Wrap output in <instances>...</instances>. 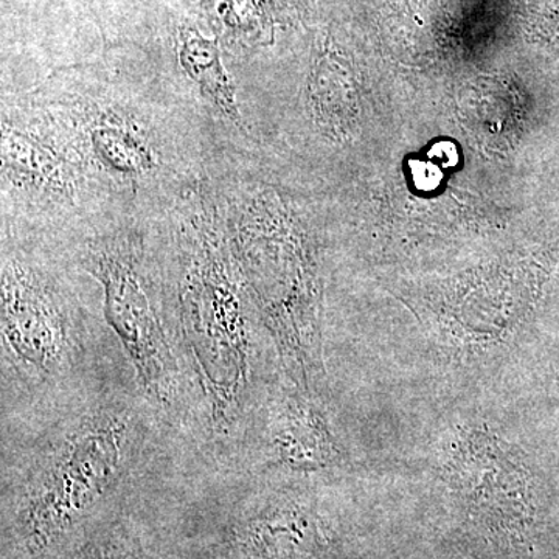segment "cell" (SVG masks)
Returning <instances> with one entry per match:
<instances>
[{
	"mask_svg": "<svg viewBox=\"0 0 559 559\" xmlns=\"http://www.w3.org/2000/svg\"><path fill=\"white\" fill-rule=\"evenodd\" d=\"M179 227V308L183 333L216 418L245 395L249 337L245 278L223 207L198 191Z\"/></svg>",
	"mask_w": 559,
	"mask_h": 559,
	"instance_id": "obj_1",
	"label": "cell"
},
{
	"mask_svg": "<svg viewBox=\"0 0 559 559\" xmlns=\"http://www.w3.org/2000/svg\"><path fill=\"white\" fill-rule=\"evenodd\" d=\"M127 419L103 412L81 419L32 474L17 510V533L31 555L57 546L119 479Z\"/></svg>",
	"mask_w": 559,
	"mask_h": 559,
	"instance_id": "obj_2",
	"label": "cell"
},
{
	"mask_svg": "<svg viewBox=\"0 0 559 559\" xmlns=\"http://www.w3.org/2000/svg\"><path fill=\"white\" fill-rule=\"evenodd\" d=\"M47 110L79 157L84 171L95 173L121 189L148 186L168 173V153L156 127L131 103L116 94L84 92Z\"/></svg>",
	"mask_w": 559,
	"mask_h": 559,
	"instance_id": "obj_3",
	"label": "cell"
},
{
	"mask_svg": "<svg viewBox=\"0 0 559 559\" xmlns=\"http://www.w3.org/2000/svg\"><path fill=\"white\" fill-rule=\"evenodd\" d=\"M86 267L105 290V316L127 349L146 392L160 403L170 401L176 364L165 336L142 249L131 235L92 241Z\"/></svg>",
	"mask_w": 559,
	"mask_h": 559,
	"instance_id": "obj_4",
	"label": "cell"
},
{
	"mask_svg": "<svg viewBox=\"0 0 559 559\" xmlns=\"http://www.w3.org/2000/svg\"><path fill=\"white\" fill-rule=\"evenodd\" d=\"M84 168L46 110L32 117L3 110L2 182L17 200L35 205L69 204L84 183Z\"/></svg>",
	"mask_w": 559,
	"mask_h": 559,
	"instance_id": "obj_5",
	"label": "cell"
},
{
	"mask_svg": "<svg viewBox=\"0 0 559 559\" xmlns=\"http://www.w3.org/2000/svg\"><path fill=\"white\" fill-rule=\"evenodd\" d=\"M2 330L17 358L40 371L57 369L69 347L60 301L44 277L20 260L3 261Z\"/></svg>",
	"mask_w": 559,
	"mask_h": 559,
	"instance_id": "obj_6",
	"label": "cell"
},
{
	"mask_svg": "<svg viewBox=\"0 0 559 559\" xmlns=\"http://www.w3.org/2000/svg\"><path fill=\"white\" fill-rule=\"evenodd\" d=\"M492 447V460H471L469 495L477 509L487 511L489 520H509L510 528H521L532 520L527 477L520 465L499 460Z\"/></svg>",
	"mask_w": 559,
	"mask_h": 559,
	"instance_id": "obj_7",
	"label": "cell"
},
{
	"mask_svg": "<svg viewBox=\"0 0 559 559\" xmlns=\"http://www.w3.org/2000/svg\"><path fill=\"white\" fill-rule=\"evenodd\" d=\"M179 61L202 98L219 114L221 119L241 128L235 84L221 60L218 43L205 38L197 28H186L180 32Z\"/></svg>",
	"mask_w": 559,
	"mask_h": 559,
	"instance_id": "obj_8",
	"label": "cell"
},
{
	"mask_svg": "<svg viewBox=\"0 0 559 559\" xmlns=\"http://www.w3.org/2000/svg\"><path fill=\"white\" fill-rule=\"evenodd\" d=\"M278 460L290 468H323L333 465L334 448L325 419L311 404L297 403L288 407L275 432Z\"/></svg>",
	"mask_w": 559,
	"mask_h": 559,
	"instance_id": "obj_9",
	"label": "cell"
},
{
	"mask_svg": "<svg viewBox=\"0 0 559 559\" xmlns=\"http://www.w3.org/2000/svg\"><path fill=\"white\" fill-rule=\"evenodd\" d=\"M316 535L304 514L277 510L250 521L241 544L253 559H311L318 546Z\"/></svg>",
	"mask_w": 559,
	"mask_h": 559,
	"instance_id": "obj_10",
	"label": "cell"
},
{
	"mask_svg": "<svg viewBox=\"0 0 559 559\" xmlns=\"http://www.w3.org/2000/svg\"><path fill=\"white\" fill-rule=\"evenodd\" d=\"M55 559H146L130 540L116 535L100 536L79 544Z\"/></svg>",
	"mask_w": 559,
	"mask_h": 559,
	"instance_id": "obj_11",
	"label": "cell"
}]
</instances>
